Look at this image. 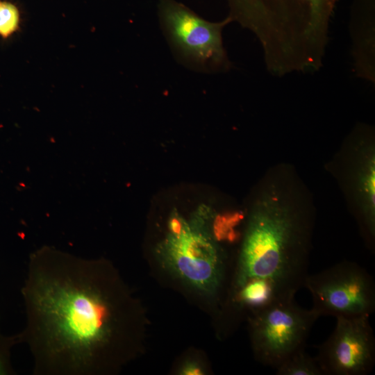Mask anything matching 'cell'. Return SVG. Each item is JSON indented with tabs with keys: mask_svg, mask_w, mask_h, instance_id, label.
<instances>
[{
	"mask_svg": "<svg viewBox=\"0 0 375 375\" xmlns=\"http://www.w3.org/2000/svg\"><path fill=\"white\" fill-rule=\"evenodd\" d=\"M17 333L33 375H111L142 350L146 317L117 269L44 247L31 254Z\"/></svg>",
	"mask_w": 375,
	"mask_h": 375,
	"instance_id": "obj_1",
	"label": "cell"
},
{
	"mask_svg": "<svg viewBox=\"0 0 375 375\" xmlns=\"http://www.w3.org/2000/svg\"><path fill=\"white\" fill-rule=\"evenodd\" d=\"M312 220L278 185H269L249 214L231 281L230 302L249 315L294 299L308 275Z\"/></svg>",
	"mask_w": 375,
	"mask_h": 375,
	"instance_id": "obj_2",
	"label": "cell"
},
{
	"mask_svg": "<svg viewBox=\"0 0 375 375\" xmlns=\"http://www.w3.org/2000/svg\"><path fill=\"white\" fill-rule=\"evenodd\" d=\"M228 17L260 42L267 69L283 76L319 70L339 0H226Z\"/></svg>",
	"mask_w": 375,
	"mask_h": 375,
	"instance_id": "obj_3",
	"label": "cell"
},
{
	"mask_svg": "<svg viewBox=\"0 0 375 375\" xmlns=\"http://www.w3.org/2000/svg\"><path fill=\"white\" fill-rule=\"evenodd\" d=\"M211 221L210 210H199L189 219L174 214L156 254L162 267L176 278L214 297L224 288L228 260Z\"/></svg>",
	"mask_w": 375,
	"mask_h": 375,
	"instance_id": "obj_4",
	"label": "cell"
},
{
	"mask_svg": "<svg viewBox=\"0 0 375 375\" xmlns=\"http://www.w3.org/2000/svg\"><path fill=\"white\" fill-rule=\"evenodd\" d=\"M158 15L172 53L182 65L207 74L230 69L222 40L223 28L232 22L228 16L209 22L175 0H160Z\"/></svg>",
	"mask_w": 375,
	"mask_h": 375,
	"instance_id": "obj_5",
	"label": "cell"
},
{
	"mask_svg": "<svg viewBox=\"0 0 375 375\" xmlns=\"http://www.w3.org/2000/svg\"><path fill=\"white\" fill-rule=\"evenodd\" d=\"M319 317L304 309L294 299L278 302L248 317L252 349L262 365L276 369L297 350L303 348Z\"/></svg>",
	"mask_w": 375,
	"mask_h": 375,
	"instance_id": "obj_6",
	"label": "cell"
},
{
	"mask_svg": "<svg viewBox=\"0 0 375 375\" xmlns=\"http://www.w3.org/2000/svg\"><path fill=\"white\" fill-rule=\"evenodd\" d=\"M303 287L310 292L311 309L319 317L370 316L375 310L374 279L355 262L342 261L308 274Z\"/></svg>",
	"mask_w": 375,
	"mask_h": 375,
	"instance_id": "obj_7",
	"label": "cell"
},
{
	"mask_svg": "<svg viewBox=\"0 0 375 375\" xmlns=\"http://www.w3.org/2000/svg\"><path fill=\"white\" fill-rule=\"evenodd\" d=\"M315 358L324 375H366L375 363V338L369 316L336 317Z\"/></svg>",
	"mask_w": 375,
	"mask_h": 375,
	"instance_id": "obj_8",
	"label": "cell"
},
{
	"mask_svg": "<svg viewBox=\"0 0 375 375\" xmlns=\"http://www.w3.org/2000/svg\"><path fill=\"white\" fill-rule=\"evenodd\" d=\"M351 24L356 74L374 81V0H355Z\"/></svg>",
	"mask_w": 375,
	"mask_h": 375,
	"instance_id": "obj_9",
	"label": "cell"
},
{
	"mask_svg": "<svg viewBox=\"0 0 375 375\" xmlns=\"http://www.w3.org/2000/svg\"><path fill=\"white\" fill-rule=\"evenodd\" d=\"M354 169L356 198L360 210V223L367 239L375 235V152L372 142L362 143Z\"/></svg>",
	"mask_w": 375,
	"mask_h": 375,
	"instance_id": "obj_10",
	"label": "cell"
},
{
	"mask_svg": "<svg viewBox=\"0 0 375 375\" xmlns=\"http://www.w3.org/2000/svg\"><path fill=\"white\" fill-rule=\"evenodd\" d=\"M275 369L278 375H324L315 357L308 354L304 347L293 353Z\"/></svg>",
	"mask_w": 375,
	"mask_h": 375,
	"instance_id": "obj_11",
	"label": "cell"
},
{
	"mask_svg": "<svg viewBox=\"0 0 375 375\" xmlns=\"http://www.w3.org/2000/svg\"><path fill=\"white\" fill-rule=\"evenodd\" d=\"M20 22L19 8L10 1L0 0V36H11L19 30Z\"/></svg>",
	"mask_w": 375,
	"mask_h": 375,
	"instance_id": "obj_12",
	"label": "cell"
},
{
	"mask_svg": "<svg viewBox=\"0 0 375 375\" xmlns=\"http://www.w3.org/2000/svg\"><path fill=\"white\" fill-rule=\"evenodd\" d=\"M18 344L17 334L7 335L0 331V375L15 374L12 362V350Z\"/></svg>",
	"mask_w": 375,
	"mask_h": 375,
	"instance_id": "obj_13",
	"label": "cell"
},
{
	"mask_svg": "<svg viewBox=\"0 0 375 375\" xmlns=\"http://www.w3.org/2000/svg\"><path fill=\"white\" fill-rule=\"evenodd\" d=\"M201 367L194 362H187L181 369V374L185 375L202 374Z\"/></svg>",
	"mask_w": 375,
	"mask_h": 375,
	"instance_id": "obj_14",
	"label": "cell"
}]
</instances>
